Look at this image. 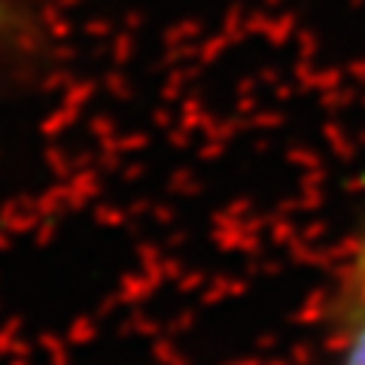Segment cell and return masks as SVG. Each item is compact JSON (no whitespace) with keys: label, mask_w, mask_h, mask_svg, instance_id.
<instances>
[{"label":"cell","mask_w":365,"mask_h":365,"mask_svg":"<svg viewBox=\"0 0 365 365\" xmlns=\"http://www.w3.org/2000/svg\"><path fill=\"white\" fill-rule=\"evenodd\" d=\"M329 317L326 365H365V222L341 259Z\"/></svg>","instance_id":"cell-1"}]
</instances>
